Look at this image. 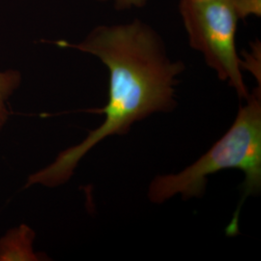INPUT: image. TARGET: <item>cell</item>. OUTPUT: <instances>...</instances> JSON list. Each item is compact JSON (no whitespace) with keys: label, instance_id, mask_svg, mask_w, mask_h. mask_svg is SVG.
I'll list each match as a JSON object with an SVG mask.
<instances>
[{"label":"cell","instance_id":"obj_1","mask_svg":"<svg viewBox=\"0 0 261 261\" xmlns=\"http://www.w3.org/2000/svg\"><path fill=\"white\" fill-rule=\"evenodd\" d=\"M57 45L92 55L107 66L109 100L102 109L92 111L103 114L105 119L81 143L61 151L51 164L31 174L25 187L65 184L84 156L100 142L127 135L135 123L154 113L172 112L177 106L178 76L185 65L170 59L164 41L148 23L137 19L99 25L80 44L60 41Z\"/></svg>","mask_w":261,"mask_h":261},{"label":"cell","instance_id":"obj_6","mask_svg":"<svg viewBox=\"0 0 261 261\" xmlns=\"http://www.w3.org/2000/svg\"></svg>","mask_w":261,"mask_h":261},{"label":"cell","instance_id":"obj_2","mask_svg":"<svg viewBox=\"0 0 261 261\" xmlns=\"http://www.w3.org/2000/svg\"><path fill=\"white\" fill-rule=\"evenodd\" d=\"M224 169H238L245 174L242 196L225 229L227 236L239 234V216L249 196L261 191V88H254L239 108L233 124L213 146L191 166L178 173L158 175L148 188L152 203L162 204L175 196L184 200L201 197L208 177Z\"/></svg>","mask_w":261,"mask_h":261},{"label":"cell","instance_id":"obj_5","mask_svg":"<svg viewBox=\"0 0 261 261\" xmlns=\"http://www.w3.org/2000/svg\"><path fill=\"white\" fill-rule=\"evenodd\" d=\"M114 7L117 10H128L133 8H143L148 0H113Z\"/></svg>","mask_w":261,"mask_h":261},{"label":"cell","instance_id":"obj_4","mask_svg":"<svg viewBox=\"0 0 261 261\" xmlns=\"http://www.w3.org/2000/svg\"><path fill=\"white\" fill-rule=\"evenodd\" d=\"M21 76L18 71L0 72V130L9 118L8 102L10 97L19 87Z\"/></svg>","mask_w":261,"mask_h":261},{"label":"cell","instance_id":"obj_3","mask_svg":"<svg viewBox=\"0 0 261 261\" xmlns=\"http://www.w3.org/2000/svg\"><path fill=\"white\" fill-rule=\"evenodd\" d=\"M179 12L190 46L202 54L219 80L246 100L250 92L243 77V60L236 49L237 24L244 17L236 1L180 0Z\"/></svg>","mask_w":261,"mask_h":261}]
</instances>
